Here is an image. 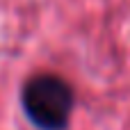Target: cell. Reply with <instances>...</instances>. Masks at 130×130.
<instances>
[{"mask_svg":"<svg viewBox=\"0 0 130 130\" xmlns=\"http://www.w3.org/2000/svg\"><path fill=\"white\" fill-rule=\"evenodd\" d=\"M27 121L39 130H66L75 107L73 87L55 73H37L21 89Z\"/></svg>","mask_w":130,"mask_h":130,"instance_id":"1","label":"cell"}]
</instances>
